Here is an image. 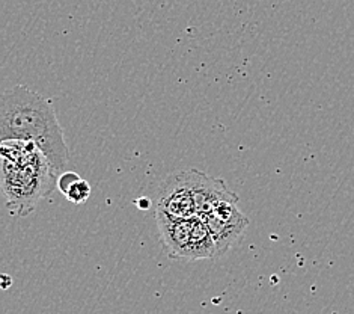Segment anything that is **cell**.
Wrapping results in <instances>:
<instances>
[{
	"label": "cell",
	"instance_id": "obj_3",
	"mask_svg": "<svg viewBox=\"0 0 354 314\" xmlns=\"http://www.w3.org/2000/svg\"><path fill=\"white\" fill-rule=\"evenodd\" d=\"M160 241L167 257L174 260L216 259V245L207 224L201 218L175 219L156 215Z\"/></svg>",
	"mask_w": 354,
	"mask_h": 314
},
{
	"label": "cell",
	"instance_id": "obj_9",
	"mask_svg": "<svg viewBox=\"0 0 354 314\" xmlns=\"http://www.w3.org/2000/svg\"><path fill=\"white\" fill-rule=\"evenodd\" d=\"M136 204L140 210H148V209H151V206H153V202H151L149 198H140L136 201Z\"/></svg>",
	"mask_w": 354,
	"mask_h": 314
},
{
	"label": "cell",
	"instance_id": "obj_8",
	"mask_svg": "<svg viewBox=\"0 0 354 314\" xmlns=\"http://www.w3.org/2000/svg\"><path fill=\"white\" fill-rule=\"evenodd\" d=\"M79 174H75L73 171H66L64 174H61V177L57 178V189L61 191V193H66L68 192V189L71 188V186L79 180Z\"/></svg>",
	"mask_w": 354,
	"mask_h": 314
},
{
	"label": "cell",
	"instance_id": "obj_4",
	"mask_svg": "<svg viewBox=\"0 0 354 314\" xmlns=\"http://www.w3.org/2000/svg\"><path fill=\"white\" fill-rule=\"evenodd\" d=\"M156 215L175 219L198 216L192 169H178L165 178L157 191Z\"/></svg>",
	"mask_w": 354,
	"mask_h": 314
},
{
	"label": "cell",
	"instance_id": "obj_1",
	"mask_svg": "<svg viewBox=\"0 0 354 314\" xmlns=\"http://www.w3.org/2000/svg\"><path fill=\"white\" fill-rule=\"evenodd\" d=\"M0 141L33 142L61 177L70 164L64 130L50 101L24 85L6 89L0 106Z\"/></svg>",
	"mask_w": 354,
	"mask_h": 314
},
{
	"label": "cell",
	"instance_id": "obj_7",
	"mask_svg": "<svg viewBox=\"0 0 354 314\" xmlns=\"http://www.w3.org/2000/svg\"><path fill=\"white\" fill-rule=\"evenodd\" d=\"M89 197L91 186L86 180H83V178H79V180L68 189V192L65 193V198L73 202V204H83V202H86L89 200Z\"/></svg>",
	"mask_w": 354,
	"mask_h": 314
},
{
	"label": "cell",
	"instance_id": "obj_2",
	"mask_svg": "<svg viewBox=\"0 0 354 314\" xmlns=\"http://www.w3.org/2000/svg\"><path fill=\"white\" fill-rule=\"evenodd\" d=\"M2 189L6 207L15 216H28L57 186L59 175L33 142L2 141Z\"/></svg>",
	"mask_w": 354,
	"mask_h": 314
},
{
	"label": "cell",
	"instance_id": "obj_5",
	"mask_svg": "<svg viewBox=\"0 0 354 314\" xmlns=\"http://www.w3.org/2000/svg\"><path fill=\"white\" fill-rule=\"evenodd\" d=\"M216 245V259L225 256L239 242L249 225V218L237 207V202L225 201L202 218Z\"/></svg>",
	"mask_w": 354,
	"mask_h": 314
},
{
	"label": "cell",
	"instance_id": "obj_6",
	"mask_svg": "<svg viewBox=\"0 0 354 314\" xmlns=\"http://www.w3.org/2000/svg\"><path fill=\"white\" fill-rule=\"evenodd\" d=\"M192 177L198 218L202 219L221 202H239L237 195L227 188V184L222 178H213L199 171V169H192Z\"/></svg>",
	"mask_w": 354,
	"mask_h": 314
}]
</instances>
